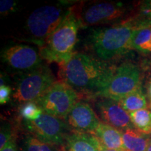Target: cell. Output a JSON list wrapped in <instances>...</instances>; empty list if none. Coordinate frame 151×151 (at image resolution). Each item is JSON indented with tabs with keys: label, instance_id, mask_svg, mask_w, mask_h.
I'll return each instance as SVG.
<instances>
[{
	"label": "cell",
	"instance_id": "6",
	"mask_svg": "<svg viewBox=\"0 0 151 151\" xmlns=\"http://www.w3.org/2000/svg\"><path fill=\"white\" fill-rule=\"evenodd\" d=\"M77 98V92L63 81H56L35 102L43 113L65 120Z\"/></svg>",
	"mask_w": 151,
	"mask_h": 151
},
{
	"label": "cell",
	"instance_id": "19",
	"mask_svg": "<svg viewBox=\"0 0 151 151\" xmlns=\"http://www.w3.org/2000/svg\"><path fill=\"white\" fill-rule=\"evenodd\" d=\"M65 146L45 143L32 135L26 136L21 146V151H65Z\"/></svg>",
	"mask_w": 151,
	"mask_h": 151
},
{
	"label": "cell",
	"instance_id": "12",
	"mask_svg": "<svg viewBox=\"0 0 151 151\" xmlns=\"http://www.w3.org/2000/svg\"><path fill=\"white\" fill-rule=\"evenodd\" d=\"M69 129L74 132L94 133L100 120L92 107L85 101H76L65 120Z\"/></svg>",
	"mask_w": 151,
	"mask_h": 151
},
{
	"label": "cell",
	"instance_id": "21",
	"mask_svg": "<svg viewBox=\"0 0 151 151\" xmlns=\"http://www.w3.org/2000/svg\"><path fill=\"white\" fill-rule=\"evenodd\" d=\"M43 113L35 101L24 103L20 109V115L25 121H33Z\"/></svg>",
	"mask_w": 151,
	"mask_h": 151
},
{
	"label": "cell",
	"instance_id": "27",
	"mask_svg": "<svg viewBox=\"0 0 151 151\" xmlns=\"http://www.w3.org/2000/svg\"><path fill=\"white\" fill-rule=\"evenodd\" d=\"M101 151H120V150H111V149H108L105 147H102V149H101ZM124 151H128V150H124Z\"/></svg>",
	"mask_w": 151,
	"mask_h": 151
},
{
	"label": "cell",
	"instance_id": "24",
	"mask_svg": "<svg viewBox=\"0 0 151 151\" xmlns=\"http://www.w3.org/2000/svg\"><path fill=\"white\" fill-rule=\"evenodd\" d=\"M12 90L9 86L1 85L0 86V104L1 105L5 104L10 99Z\"/></svg>",
	"mask_w": 151,
	"mask_h": 151
},
{
	"label": "cell",
	"instance_id": "26",
	"mask_svg": "<svg viewBox=\"0 0 151 151\" xmlns=\"http://www.w3.org/2000/svg\"><path fill=\"white\" fill-rule=\"evenodd\" d=\"M148 107L151 109V79L149 81L148 86Z\"/></svg>",
	"mask_w": 151,
	"mask_h": 151
},
{
	"label": "cell",
	"instance_id": "13",
	"mask_svg": "<svg viewBox=\"0 0 151 151\" xmlns=\"http://www.w3.org/2000/svg\"><path fill=\"white\" fill-rule=\"evenodd\" d=\"M102 147L94 134L87 132H73L67 136L65 141L67 151H101Z\"/></svg>",
	"mask_w": 151,
	"mask_h": 151
},
{
	"label": "cell",
	"instance_id": "2",
	"mask_svg": "<svg viewBox=\"0 0 151 151\" xmlns=\"http://www.w3.org/2000/svg\"><path fill=\"white\" fill-rule=\"evenodd\" d=\"M136 29L127 22L109 27L97 28L90 35V43L99 60L107 62L132 49Z\"/></svg>",
	"mask_w": 151,
	"mask_h": 151
},
{
	"label": "cell",
	"instance_id": "18",
	"mask_svg": "<svg viewBox=\"0 0 151 151\" xmlns=\"http://www.w3.org/2000/svg\"><path fill=\"white\" fill-rule=\"evenodd\" d=\"M136 129L145 134H151V111L141 109L129 113Z\"/></svg>",
	"mask_w": 151,
	"mask_h": 151
},
{
	"label": "cell",
	"instance_id": "11",
	"mask_svg": "<svg viewBox=\"0 0 151 151\" xmlns=\"http://www.w3.org/2000/svg\"><path fill=\"white\" fill-rule=\"evenodd\" d=\"M96 109L102 122L120 132L129 128H134L129 113L122 108L118 101L102 98L96 103Z\"/></svg>",
	"mask_w": 151,
	"mask_h": 151
},
{
	"label": "cell",
	"instance_id": "16",
	"mask_svg": "<svg viewBox=\"0 0 151 151\" xmlns=\"http://www.w3.org/2000/svg\"><path fill=\"white\" fill-rule=\"evenodd\" d=\"M122 108L127 113L147 109L148 107L146 97L143 92L142 88H139L132 92L119 101Z\"/></svg>",
	"mask_w": 151,
	"mask_h": 151
},
{
	"label": "cell",
	"instance_id": "14",
	"mask_svg": "<svg viewBox=\"0 0 151 151\" xmlns=\"http://www.w3.org/2000/svg\"><path fill=\"white\" fill-rule=\"evenodd\" d=\"M93 134L105 148L120 151L127 150L124 146L122 132L109 124L101 122Z\"/></svg>",
	"mask_w": 151,
	"mask_h": 151
},
{
	"label": "cell",
	"instance_id": "3",
	"mask_svg": "<svg viewBox=\"0 0 151 151\" xmlns=\"http://www.w3.org/2000/svg\"><path fill=\"white\" fill-rule=\"evenodd\" d=\"M78 15L73 9H68L63 21L50 36L42 47L41 58L60 65L67 63L73 55L80 27Z\"/></svg>",
	"mask_w": 151,
	"mask_h": 151
},
{
	"label": "cell",
	"instance_id": "25",
	"mask_svg": "<svg viewBox=\"0 0 151 151\" xmlns=\"http://www.w3.org/2000/svg\"><path fill=\"white\" fill-rule=\"evenodd\" d=\"M0 151H18L14 139L10 141L2 150H0Z\"/></svg>",
	"mask_w": 151,
	"mask_h": 151
},
{
	"label": "cell",
	"instance_id": "22",
	"mask_svg": "<svg viewBox=\"0 0 151 151\" xmlns=\"http://www.w3.org/2000/svg\"><path fill=\"white\" fill-rule=\"evenodd\" d=\"M12 140H14V134L11 125L6 122H4L1 124L0 131V150H2Z\"/></svg>",
	"mask_w": 151,
	"mask_h": 151
},
{
	"label": "cell",
	"instance_id": "4",
	"mask_svg": "<svg viewBox=\"0 0 151 151\" xmlns=\"http://www.w3.org/2000/svg\"><path fill=\"white\" fill-rule=\"evenodd\" d=\"M67 11L52 5L43 6L34 11L26 23V28L32 39L43 47L50 36L63 21Z\"/></svg>",
	"mask_w": 151,
	"mask_h": 151
},
{
	"label": "cell",
	"instance_id": "17",
	"mask_svg": "<svg viewBox=\"0 0 151 151\" xmlns=\"http://www.w3.org/2000/svg\"><path fill=\"white\" fill-rule=\"evenodd\" d=\"M125 22L131 24L136 30L151 27V1H143L137 14Z\"/></svg>",
	"mask_w": 151,
	"mask_h": 151
},
{
	"label": "cell",
	"instance_id": "8",
	"mask_svg": "<svg viewBox=\"0 0 151 151\" xmlns=\"http://www.w3.org/2000/svg\"><path fill=\"white\" fill-rule=\"evenodd\" d=\"M24 126L31 135L43 142L65 146V141L69 134V127L63 120L43 113L33 121H25Z\"/></svg>",
	"mask_w": 151,
	"mask_h": 151
},
{
	"label": "cell",
	"instance_id": "20",
	"mask_svg": "<svg viewBox=\"0 0 151 151\" xmlns=\"http://www.w3.org/2000/svg\"><path fill=\"white\" fill-rule=\"evenodd\" d=\"M132 49L144 53L151 52V27L136 30L132 39Z\"/></svg>",
	"mask_w": 151,
	"mask_h": 151
},
{
	"label": "cell",
	"instance_id": "28",
	"mask_svg": "<svg viewBox=\"0 0 151 151\" xmlns=\"http://www.w3.org/2000/svg\"><path fill=\"white\" fill-rule=\"evenodd\" d=\"M146 151H151V138H150V142L148 143V148H147Z\"/></svg>",
	"mask_w": 151,
	"mask_h": 151
},
{
	"label": "cell",
	"instance_id": "7",
	"mask_svg": "<svg viewBox=\"0 0 151 151\" xmlns=\"http://www.w3.org/2000/svg\"><path fill=\"white\" fill-rule=\"evenodd\" d=\"M141 88V73L138 66L131 62H125L116 67L110 83L99 97L119 102Z\"/></svg>",
	"mask_w": 151,
	"mask_h": 151
},
{
	"label": "cell",
	"instance_id": "23",
	"mask_svg": "<svg viewBox=\"0 0 151 151\" xmlns=\"http://www.w3.org/2000/svg\"><path fill=\"white\" fill-rule=\"evenodd\" d=\"M18 9V4L13 0H1L0 1V14L8 15L14 12Z\"/></svg>",
	"mask_w": 151,
	"mask_h": 151
},
{
	"label": "cell",
	"instance_id": "10",
	"mask_svg": "<svg viewBox=\"0 0 151 151\" xmlns=\"http://www.w3.org/2000/svg\"><path fill=\"white\" fill-rule=\"evenodd\" d=\"M1 59L9 67L16 71L29 72L41 65V56L33 47L17 44L7 47L1 52Z\"/></svg>",
	"mask_w": 151,
	"mask_h": 151
},
{
	"label": "cell",
	"instance_id": "15",
	"mask_svg": "<svg viewBox=\"0 0 151 151\" xmlns=\"http://www.w3.org/2000/svg\"><path fill=\"white\" fill-rule=\"evenodd\" d=\"M124 146L128 151H146L151 135L145 134L135 128L122 131Z\"/></svg>",
	"mask_w": 151,
	"mask_h": 151
},
{
	"label": "cell",
	"instance_id": "9",
	"mask_svg": "<svg viewBox=\"0 0 151 151\" xmlns=\"http://www.w3.org/2000/svg\"><path fill=\"white\" fill-rule=\"evenodd\" d=\"M127 9L122 3L102 1L88 6L78 16L83 27L109 24L119 20L124 16Z\"/></svg>",
	"mask_w": 151,
	"mask_h": 151
},
{
	"label": "cell",
	"instance_id": "1",
	"mask_svg": "<svg viewBox=\"0 0 151 151\" xmlns=\"http://www.w3.org/2000/svg\"><path fill=\"white\" fill-rule=\"evenodd\" d=\"M60 76L76 92L99 96L114 75L116 67L90 55L74 52L67 63L60 65Z\"/></svg>",
	"mask_w": 151,
	"mask_h": 151
},
{
	"label": "cell",
	"instance_id": "5",
	"mask_svg": "<svg viewBox=\"0 0 151 151\" xmlns=\"http://www.w3.org/2000/svg\"><path fill=\"white\" fill-rule=\"evenodd\" d=\"M56 82L52 71L46 66H41L25 73L17 84L13 98L18 102L36 101Z\"/></svg>",
	"mask_w": 151,
	"mask_h": 151
}]
</instances>
